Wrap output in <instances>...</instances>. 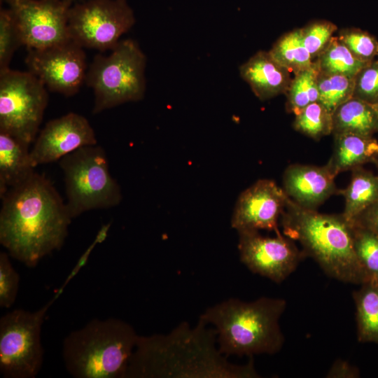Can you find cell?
Here are the masks:
<instances>
[{
	"label": "cell",
	"mask_w": 378,
	"mask_h": 378,
	"mask_svg": "<svg viewBox=\"0 0 378 378\" xmlns=\"http://www.w3.org/2000/svg\"><path fill=\"white\" fill-rule=\"evenodd\" d=\"M0 243L29 267L63 246L71 222L50 181L34 172L1 197Z\"/></svg>",
	"instance_id": "cell-1"
},
{
	"label": "cell",
	"mask_w": 378,
	"mask_h": 378,
	"mask_svg": "<svg viewBox=\"0 0 378 378\" xmlns=\"http://www.w3.org/2000/svg\"><path fill=\"white\" fill-rule=\"evenodd\" d=\"M199 319L179 324L167 335H139L125 378H258L253 357L245 365L229 363L216 348L217 332Z\"/></svg>",
	"instance_id": "cell-2"
},
{
	"label": "cell",
	"mask_w": 378,
	"mask_h": 378,
	"mask_svg": "<svg viewBox=\"0 0 378 378\" xmlns=\"http://www.w3.org/2000/svg\"><path fill=\"white\" fill-rule=\"evenodd\" d=\"M281 221L284 235L298 241L329 276L358 285L367 281L355 253L352 224L342 214L304 209L288 197Z\"/></svg>",
	"instance_id": "cell-3"
},
{
	"label": "cell",
	"mask_w": 378,
	"mask_h": 378,
	"mask_svg": "<svg viewBox=\"0 0 378 378\" xmlns=\"http://www.w3.org/2000/svg\"><path fill=\"white\" fill-rule=\"evenodd\" d=\"M282 298L262 297L244 302L230 298L205 310L200 318L214 326L219 351L225 356L274 354L284 343L279 320Z\"/></svg>",
	"instance_id": "cell-4"
},
{
	"label": "cell",
	"mask_w": 378,
	"mask_h": 378,
	"mask_svg": "<svg viewBox=\"0 0 378 378\" xmlns=\"http://www.w3.org/2000/svg\"><path fill=\"white\" fill-rule=\"evenodd\" d=\"M138 337L121 319H93L64 338V366L76 378H125Z\"/></svg>",
	"instance_id": "cell-5"
},
{
	"label": "cell",
	"mask_w": 378,
	"mask_h": 378,
	"mask_svg": "<svg viewBox=\"0 0 378 378\" xmlns=\"http://www.w3.org/2000/svg\"><path fill=\"white\" fill-rule=\"evenodd\" d=\"M146 65L145 54L131 38L120 41L108 55H96L88 66L85 83L94 93L92 113L142 99Z\"/></svg>",
	"instance_id": "cell-6"
},
{
	"label": "cell",
	"mask_w": 378,
	"mask_h": 378,
	"mask_svg": "<svg viewBox=\"0 0 378 378\" xmlns=\"http://www.w3.org/2000/svg\"><path fill=\"white\" fill-rule=\"evenodd\" d=\"M59 161L64 174L66 204L72 219L90 210L115 206L121 202L120 188L110 173L102 146L81 147Z\"/></svg>",
	"instance_id": "cell-7"
},
{
	"label": "cell",
	"mask_w": 378,
	"mask_h": 378,
	"mask_svg": "<svg viewBox=\"0 0 378 378\" xmlns=\"http://www.w3.org/2000/svg\"><path fill=\"white\" fill-rule=\"evenodd\" d=\"M51 302L37 311L13 309L0 318V372L6 378H34L41 369V330Z\"/></svg>",
	"instance_id": "cell-8"
},
{
	"label": "cell",
	"mask_w": 378,
	"mask_h": 378,
	"mask_svg": "<svg viewBox=\"0 0 378 378\" xmlns=\"http://www.w3.org/2000/svg\"><path fill=\"white\" fill-rule=\"evenodd\" d=\"M48 103V90L29 71L0 73V132L29 145L38 132Z\"/></svg>",
	"instance_id": "cell-9"
},
{
	"label": "cell",
	"mask_w": 378,
	"mask_h": 378,
	"mask_svg": "<svg viewBox=\"0 0 378 378\" xmlns=\"http://www.w3.org/2000/svg\"><path fill=\"white\" fill-rule=\"evenodd\" d=\"M127 0H87L72 5L69 15L71 40L83 48L112 50L134 24Z\"/></svg>",
	"instance_id": "cell-10"
},
{
	"label": "cell",
	"mask_w": 378,
	"mask_h": 378,
	"mask_svg": "<svg viewBox=\"0 0 378 378\" xmlns=\"http://www.w3.org/2000/svg\"><path fill=\"white\" fill-rule=\"evenodd\" d=\"M27 50V71L48 90L71 97L85 83L86 55L83 48L73 40L43 49Z\"/></svg>",
	"instance_id": "cell-11"
},
{
	"label": "cell",
	"mask_w": 378,
	"mask_h": 378,
	"mask_svg": "<svg viewBox=\"0 0 378 378\" xmlns=\"http://www.w3.org/2000/svg\"><path fill=\"white\" fill-rule=\"evenodd\" d=\"M27 49H43L71 39L69 15L72 1L8 0Z\"/></svg>",
	"instance_id": "cell-12"
},
{
	"label": "cell",
	"mask_w": 378,
	"mask_h": 378,
	"mask_svg": "<svg viewBox=\"0 0 378 378\" xmlns=\"http://www.w3.org/2000/svg\"><path fill=\"white\" fill-rule=\"evenodd\" d=\"M238 249L240 260L254 274L279 284L289 276L307 257L293 240L276 234L264 237L258 231H241Z\"/></svg>",
	"instance_id": "cell-13"
},
{
	"label": "cell",
	"mask_w": 378,
	"mask_h": 378,
	"mask_svg": "<svg viewBox=\"0 0 378 378\" xmlns=\"http://www.w3.org/2000/svg\"><path fill=\"white\" fill-rule=\"evenodd\" d=\"M288 199L283 188L274 181L258 180L239 195L231 225L237 232L265 230L280 233L278 220Z\"/></svg>",
	"instance_id": "cell-14"
},
{
	"label": "cell",
	"mask_w": 378,
	"mask_h": 378,
	"mask_svg": "<svg viewBox=\"0 0 378 378\" xmlns=\"http://www.w3.org/2000/svg\"><path fill=\"white\" fill-rule=\"evenodd\" d=\"M95 132L83 115L69 113L48 122L30 150L34 167L59 160L86 146L97 144Z\"/></svg>",
	"instance_id": "cell-15"
},
{
	"label": "cell",
	"mask_w": 378,
	"mask_h": 378,
	"mask_svg": "<svg viewBox=\"0 0 378 378\" xmlns=\"http://www.w3.org/2000/svg\"><path fill=\"white\" fill-rule=\"evenodd\" d=\"M335 177L327 164H293L284 171L283 190L300 206L316 210L330 197L339 193Z\"/></svg>",
	"instance_id": "cell-16"
},
{
	"label": "cell",
	"mask_w": 378,
	"mask_h": 378,
	"mask_svg": "<svg viewBox=\"0 0 378 378\" xmlns=\"http://www.w3.org/2000/svg\"><path fill=\"white\" fill-rule=\"evenodd\" d=\"M241 77L260 100L286 93L292 78L290 72L266 51H258L239 67Z\"/></svg>",
	"instance_id": "cell-17"
},
{
	"label": "cell",
	"mask_w": 378,
	"mask_h": 378,
	"mask_svg": "<svg viewBox=\"0 0 378 378\" xmlns=\"http://www.w3.org/2000/svg\"><path fill=\"white\" fill-rule=\"evenodd\" d=\"M29 146V144L0 132L1 197L35 172Z\"/></svg>",
	"instance_id": "cell-18"
},
{
	"label": "cell",
	"mask_w": 378,
	"mask_h": 378,
	"mask_svg": "<svg viewBox=\"0 0 378 378\" xmlns=\"http://www.w3.org/2000/svg\"><path fill=\"white\" fill-rule=\"evenodd\" d=\"M332 154L326 164L337 176L378 158V139L354 134H335Z\"/></svg>",
	"instance_id": "cell-19"
},
{
	"label": "cell",
	"mask_w": 378,
	"mask_h": 378,
	"mask_svg": "<svg viewBox=\"0 0 378 378\" xmlns=\"http://www.w3.org/2000/svg\"><path fill=\"white\" fill-rule=\"evenodd\" d=\"M332 134L373 136L378 133V108L375 104L352 97L332 113Z\"/></svg>",
	"instance_id": "cell-20"
},
{
	"label": "cell",
	"mask_w": 378,
	"mask_h": 378,
	"mask_svg": "<svg viewBox=\"0 0 378 378\" xmlns=\"http://www.w3.org/2000/svg\"><path fill=\"white\" fill-rule=\"evenodd\" d=\"M351 172L348 186L338 193L344 197L342 215L350 222L378 201V174L363 166Z\"/></svg>",
	"instance_id": "cell-21"
},
{
	"label": "cell",
	"mask_w": 378,
	"mask_h": 378,
	"mask_svg": "<svg viewBox=\"0 0 378 378\" xmlns=\"http://www.w3.org/2000/svg\"><path fill=\"white\" fill-rule=\"evenodd\" d=\"M353 293L357 338L378 345V281L367 280Z\"/></svg>",
	"instance_id": "cell-22"
},
{
	"label": "cell",
	"mask_w": 378,
	"mask_h": 378,
	"mask_svg": "<svg viewBox=\"0 0 378 378\" xmlns=\"http://www.w3.org/2000/svg\"><path fill=\"white\" fill-rule=\"evenodd\" d=\"M315 60L323 74H342L355 77L370 62L356 57L337 36H332Z\"/></svg>",
	"instance_id": "cell-23"
},
{
	"label": "cell",
	"mask_w": 378,
	"mask_h": 378,
	"mask_svg": "<svg viewBox=\"0 0 378 378\" xmlns=\"http://www.w3.org/2000/svg\"><path fill=\"white\" fill-rule=\"evenodd\" d=\"M269 52L279 64L294 74L309 67L314 62L303 44L300 29L282 35Z\"/></svg>",
	"instance_id": "cell-24"
},
{
	"label": "cell",
	"mask_w": 378,
	"mask_h": 378,
	"mask_svg": "<svg viewBox=\"0 0 378 378\" xmlns=\"http://www.w3.org/2000/svg\"><path fill=\"white\" fill-rule=\"evenodd\" d=\"M319 69L315 61L292 78L285 93L287 96V108L295 115L311 103L318 99V77Z\"/></svg>",
	"instance_id": "cell-25"
},
{
	"label": "cell",
	"mask_w": 378,
	"mask_h": 378,
	"mask_svg": "<svg viewBox=\"0 0 378 378\" xmlns=\"http://www.w3.org/2000/svg\"><path fill=\"white\" fill-rule=\"evenodd\" d=\"M295 115L294 129L307 136L318 140L332 133V113L318 101Z\"/></svg>",
	"instance_id": "cell-26"
},
{
	"label": "cell",
	"mask_w": 378,
	"mask_h": 378,
	"mask_svg": "<svg viewBox=\"0 0 378 378\" xmlns=\"http://www.w3.org/2000/svg\"><path fill=\"white\" fill-rule=\"evenodd\" d=\"M318 89V102L332 113L340 105L353 97L354 78L320 72Z\"/></svg>",
	"instance_id": "cell-27"
},
{
	"label": "cell",
	"mask_w": 378,
	"mask_h": 378,
	"mask_svg": "<svg viewBox=\"0 0 378 378\" xmlns=\"http://www.w3.org/2000/svg\"><path fill=\"white\" fill-rule=\"evenodd\" d=\"M351 224L355 253L367 280L378 281V234Z\"/></svg>",
	"instance_id": "cell-28"
},
{
	"label": "cell",
	"mask_w": 378,
	"mask_h": 378,
	"mask_svg": "<svg viewBox=\"0 0 378 378\" xmlns=\"http://www.w3.org/2000/svg\"><path fill=\"white\" fill-rule=\"evenodd\" d=\"M23 46L15 18L8 7L0 10V73L10 69L15 52Z\"/></svg>",
	"instance_id": "cell-29"
},
{
	"label": "cell",
	"mask_w": 378,
	"mask_h": 378,
	"mask_svg": "<svg viewBox=\"0 0 378 378\" xmlns=\"http://www.w3.org/2000/svg\"><path fill=\"white\" fill-rule=\"evenodd\" d=\"M338 38L358 59L370 62L378 53V41L367 31L347 29L340 31Z\"/></svg>",
	"instance_id": "cell-30"
},
{
	"label": "cell",
	"mask_w": 378,
	"mask_h": 378,
	"mask_svg": "<svg viewBox=\"0 0 378 378\" xmlns=\"http://www.w3.org/2000/svg\"><path fill=\"white\" fill-rule=\"evenodd\" d=\"M337 26L328 21L314 22L300 29L303 44L312 57H317L333 36Z\"/></svg>",
	"instance_id": "cell-31"
},
{
	"label": "cell",
	"mask_w": 378,
	"mask_h": 378,
	"mask_svg": "<svg viewBox=\"0 0 378 378\" xmlns=\"http://www.w3.org/2000/svg\"><path fill=\"white\" fill-rule=\"evenodd\" d=\"M9 254L0 253V307L10 308L17 298L20 275L13 267Z\"/></svg>",
	"instance_id": "cell-32"
},
{
	"label": "cell",
	"mask_w": 378,
	"mask_h": 378,
	"mask_svg": "<svg viewBox=\"0 0 378 378\" xmlns=\"http://www.w3.org/2000/svg\"><path fill=\"white\" fill-rule=\"evenodd\" d=\"M354 97L375 104L378 101V59L365 66L354 77Z\"/></svg>",
	"instance_id": "cell-33"
},
{
	"label": "cell",
	"mask_w": 378,
	"mask_h": 378,
	"mask_svg": "<svg viewBox=\"0 0 378 378\" xmlns=\"http://www.w3.org/2000/svg\"><path fill=\"white\" fill-rule=\"evenodd\" d=\"M359 370L346 360L338 359L332 365L326 374L328 378H358Z\"/></svg>",
	"instance_id": "cell-34"
},
{
	"label": "cell",
	"mask_w": 378,
	"mask_h": 378,
	"mask_svg": "<svg viewBox=\"0 0 378 378\" xmlns=\"http://www.w3.org/2000/svg\"><path fill=\"white\" fill-rule=\"evenodd\" d=\"M351 222L378 234V201Z\"/></svg>",
	"instance_id": "cell-35"
},
{
	"label": "cell",
	"mask_w": 378,
	"mask_h": 378,
	"mask_svg": "<svg viewBox=\"0 0 378 378\" xmlns=\"http://www.w3.org/2000/svg\"><path fill=\"white\" fill-rule=\"evenodd\" d=\"M375 165H376V167H377V174H378V158L373 162Z\"/></svg>",
	"instance_id": "cell-36"
},
{
	"label": "cell",
	"mask_w": 378,
	"mask_h": 378,
	"mask_svg": "<svg viewBox=\"0 0 378 378\" xmlns=\"http://www.w3.org/2000/svg\"><path fill=\"white\" fill-rule=\"evenodd\" d=\"M8 0H0V3L1 4H2V3H4V2H7Z\"/></svg>",
	"instance_id": "cell-37"
},
{
	"label": "cell",
	"mask_w": 378,
	"mask_h": 378,
	"mask_svg": "<svg viewBox=\"0 0 378 378\" xmlns=\"http://www.w3.org/2000/svg\"><path fill=\"white\" fill-rule=\"evenodd\" d=\"M375 105H376V106H377V108H378V101H377V102L375 104Z\"/></svg>",
	"instance_id": "cell-38"
},
{
	"label": "cell",
	"mask_w": 378,
	"mask_h": 378,
	"mask_svg": "<svg viewBox=\"0 0 378 378\" xmlns=\"http://www.w3.org/2000/svg\"><path fill=\"white\" fill-rule=\"evenodd\" d=\"M66 1H72V2H73L74 0H66Z\"/></svg>",
	"instance_id": "cell-39"
},
{
	"label": "cell",
	"mask_w": 378,
	"mask_h": 378,
	"mask_svg": "<svg viewBox=\"0 0 378 378\" xmlns=\"http://www.w3.org/2000/svg\"><path fill=\"white\" fill-rule=\"evenodd\" d=\"M377 57H378V53H377Z\"/></svg>",
	"instance_id": "cell-40"
}]
</instances>
